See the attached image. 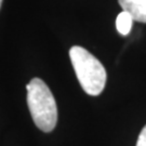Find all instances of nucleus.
I'll return each mask as SVG.
<instances>
[{
  "instance_id": "f03ea898",
  "label": "nucleus",
  "mask_w": 146,
  "mask_h": 146,
  "mask_svg": "<svg viewBox=\"0 0 146 146\" xmlns=\"http://www.w3.org/2000/svg\"><path fill=\"white\" fill-rule=\"evenodd\" d=\"M69 58L84 92L93 96L102 93L106 84V70L102 63L93 54L79 46L70 48Z\"/></svg>"
},
{
  "instance_id": "39448f33",
  "label": "nucleus",
  "mask_w": 146,
  "mask_h": 146,
  "mask_svg": "<svg viewBox=\"0 0 146 146\" xmlns=\"http://www.w3.org/2000/svg\"><path fill=\"white\" fill-rule=\"evenodd\" d=\"M136 146H146V125L142 129L141 133L139 135L137 142H136Z\"/></svg>"
},
{
  "instance_id": "f257e3e1",
  "label": "nucleus",
  "mask_w": 146,
  "mask_h": 146,
  "mask_svg": "<svg viewBox=\"0 0 146 146\" xmlns=\"http://www.w3.org/2000/svg\"><path fill=\"white\" fill-rule=\"evenodd\" d=\"M27 105L35 125L43 132H51L58 121V107L51 90L40 78L26 86Z\"/></svg>"
},
{
  "instance_id": "20e7f679",
  "label": "nucleus",
  "mask_w": 146,
  "mask_h": 146,
  "mask_svg": "<svg viewBox=\"0 0 146 146\" xmlns=\"http://www.w3.org/2000/svg\"><path fill=\"white\" fill-rule=\"evenodd\" d=\"M133 21H134L133 17L128 12L122 11L121 13H119V15L117 16V20H116V27H117L118 33H120L122 36L128 35L131 31Z\"/></svg>"
},
{
  "instance_id": "7ed1b4c3",
  "label": "nucleus",
  "mask_w": 146,
  "mask_h": 146,
  "mask_svg": "<svg viewBox=\"0 0 146 146\" xmlns=\"http://www.w3.org/2000/svg\"><path fill=\"white\" fill-rule=\"evenodd\" d=\"M122 10L128 12L133 20L146 23V0H118Z\"/></svg>"
},
{
  "instance_id": "423d86ee",
  "label": "nucleus",
  "mask_w": 146,
  "mask_h": 146,
  "mask_svg": "<svg viewBox=\"0 0 146 146\" xmlns=\"http://www.w3.org/2000/svg\"><path fill=\"white\" fill-rule=\"evenodd\" d=\"M1 3H2V0H0V8H1Z\"/></svg>"
}]
</instances>
